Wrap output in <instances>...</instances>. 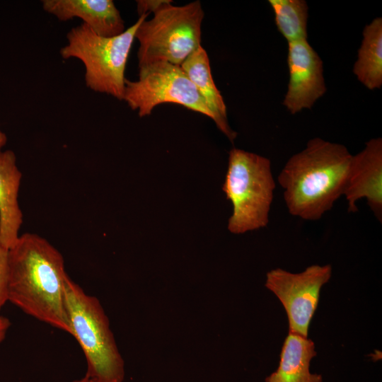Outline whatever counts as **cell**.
Instances as JSON below:
<instances>
[{"mask_svg":"<svg viewBox=\"0 0 382 382\" xmlns=\"http://www.w3.org/2000/svg\"><path fill=\"white\" fill-rule=\"evenodd\" d=\"M64 257L49 241L25 233L8 249V301L27 315L71 335Z\"/></svg>","mask_w":382,"mask_h":382,"instance_id":"cell-1","label":"cell"},{"mask_svg":"<svg viewBox=\"0 0 382 382\" xmlns=\"http://www.w3.org/2000/svg\"><path fill=\"white\" fill-rule=\"evenodd\" d=\"M352 156L345 146L319 137L291 156L277 178L289 213L321 219L343 195Z\"/></svg>","mask_w":382,"mask_h":382,"instance_id":"cell-2","label":"cell"},{"mask_svg":"<svg viewBox=\"0 0 382 382\" xmlns=\"http://www.w3.org/2000/svg\"><path fill=\"white\" fill-rule=\"evenodd\" d=\"M65 302L71 335L86 358L85 376L99 382H123L125 362L100 301L68 277Z\"/></svg>","mask_w":382,"mask_h":382,"instance_id":"cell-3","label":"cell"},{"mask_svg":"<svg viewBox=\"0 0 382 382\" xmlns=\"http://www.w3.org/2000/svg\"><path fill=\"white\" fill-rule=\"evenodd\" d=\"M147 16H139L135 23L113 37L98 35L81 23L68 32L67 43L61 48L60 54L64 59L76 58L83 64L85 83L88 88L122 100L125 68L135 33Z\"/></svg>","mask_w":382,"mask_h":382,"instance_id":"cell-4","label":"cell"},{"mask_svg":"<svg viewBox=\"0 0 382 382\" xmlns=\"http://www.w3.org/2000/svg\"><path fill=\"white\" fill-rule=\"evenodd\" d=\"M275 187L269 158L232 149L222 187L233 206L228 231L241 234L267 226Z\"/></svg>","mask_w":382,"mask_h":382,"instance_id":"cell-5","label":"cell"},{"mask_svg":"<svg viewBox=\"0 0 382 382\" xmlns=\"http://www.w3.org/2000/svg\"><path fill=\"white\" fill-rule=\"evenodd\" d=\"M172 2L161 6L151 20L144 19L137 28L139 67L158 62L180 66L201 46L204 14L200 1L180 6Z\"/></svg>","mask_w":382,"mask_h":382,"instance_id":"cell-6","label":"cell"},{"mask_svg":"<svg viewBox=\"0 0 382 382\" xmlns=\"http://www.w3.org/2000/svg\"><path fill=\"white\" fill-rule=\"evenodd\" d=\"M136 81L126 79L123 100L139 117L149 115L162 103H175L215 117L199 91L180 66L158 62L140 66Z\"/></svg>","mask_w":382,"mask_h":382,"instance_id":"cell-7","label":"cell"},{"mask_svg":"<svg viewBox=\"0 0 382 382\" xmlns=\"http://www.w3.org/2000/svg\"><path fill=\"white\" fill-rule=\"evenodd\" d=\"M332 275L329 264L308 266L292 273L281 268L266 274L265 286L281 301L289 323V332L308 337L309 324L318 307L322 286Z\"/></svg>","mask_w":382,"mask_h":382,"instance_id":"cell-8","label":"cell"},{"mask_svg":"<svg viewBox=\"0 0 382 382\" xmlns=\"http://www.w3.org/2000/svg\"><path fill=\"white\" fill-rule=\"evenodd\" d=\"M289 81L283 105L294 115L311 109L326 92L323 62L307 39L288 42Z\"/></svg>","mask_w":382,"mask_h":382,"instance_id":"cell-9","label":"cell"},{"mask_svg":"<svg viewBox=\"0 0 382 382\" xmlns=\"http://www.w3.org/2000/svg\"><path fill=\"white\" fill-rule=\"evenodd\" d=\"M348 212H356V202L366 199L380 223L382 221V139L369 140L364 148L352 155L343 192Z\"/></svg>","mask_w":382,"mask_h":382,"instance_id":"cell-10","label":"cell"},{"mask_svg":"<svg viewBox=\"0 0 382 382\" xmlns=\"http://www.w3.org/2000/svg\"><path fill=\"white\" fill-rule=\"evenodd\" d=\"M44 11L59 21L80 18L93 32L103 37L122 33L125 23L112 0H43Z\"/></svg>","mask_w":382,"mask_h":382,"instance_id":"cell-11","label":"cell"},{"mask_svg":"<svg viewBox=\"0 0 382 382\" xmlns=\"http://www.w3.org/2000/svg\"><path fill=\"white\" fill-rule=\"evenodd\" d=\"M22 173L11 150L0 152V241L10 248L19 237L23 213L18 197Z\"/></svg>","mask_w":382,"mask_h":382,"instance_id":"cell-12","label":"cell"},{"mask_svg":"<svg viewBox=\"0 0 382 382\" xmlns=\"http://www.w3.org/2000/svg\"><path fill=\"white\" fill-rule=\"evenodd\" d=\"M180 67L214 114L218 129L233 143L237 132L228 125L226 105L212 78L206 50L201 45L183 62Z\"/></svg>","mask_w":382,"mask_h":382,"instance_id":"cell-13","label":"cell"},{"mask_svg":"<svg viewBox=\"0 0 382 382\" xmlns=\"http://www.w3.org/2000/svg\"><path fill=\"white\" fill-rule=\"evenodd\" d=\"M316 354L311 340L289 332L282 349L279 366L265 378V382H323L320 374L310 371L311 359Z\"/></svg>","mask_w":382,"mask_h":382,"instance_id":"cell-14","label":"cell"},{"mask_svg":"<svg viewBox=\"0 0 382 382\" xmlns=\"http://www.w3.org/2000/svg\"><path fill=\"white\" fill-rule=\"evenodd\" d=\"M357 80L371 91L382 86V18L377 17L362 31V40L353 66Z\"/></svg>","mask_w":382,"mask_h":382,"instance_id":"cell-15","label":"cell"},{"mask_svg":"<svg viewBox=\"0 0 382 382\" xmlns=\"http://www.w3.org/2000/svg\"><path fill=\"white\" fill-rule=\"evenodd\" d=\"M279 32L288 42L307 39L308 6L304 0H269Z\"/></svg>","mask_w":382,"mask_h":382,"instance_id":"cell-16","label":"cell"},{"mask_svg":"<svg viewBox=\"0 0 382 382\" xmlns=\"http://www.w3.org/2000/svg\"><path fill=\"white\" fill-rule=\"evenodd\" d=\"M8 248L0 241V311L8 301Z\"/></svg>","mask_w":382,"mask_h":382,"instance_id":"cell-17","label":"cell"},{"mask_svg":"<svg viewBox=\"0 0 382 382\" xmlns=\"http://www.w3.org/2000/svg\"><path fill=\"white\" fill-rule=\"evenodd\" d=\"M172 1L170 0H138L137 1V10L139 16L155 13L161 6Z\"/></svg>","mask_w":382,"mask_h":382,"instance_id":"cell-18","label":"cell"},{"mask_svg":"<svg viewBox=\"0 0 382 382\" xmlns=\"http://www.w3.org/2000/svg\"><path fill=\"white\" fill-rule=\"evenodd\" d=\"M10 326L9 319L0 315V344L4 340Z\"/></svg>","mask_w":382,"mask_h":382,"instance_id":"cell-19","label":"cell"},{"mask_svg":"<svg viewBox=\"0 0 382 382\" xmlns=\"http://www.w3.org/2000/svg\"><path fill=\"white\" fill-rule=\"evenodd\" d=\"M6 141V135L4 132L0 131V152L1 151V149L5 146Z\"/></svg>","mask_w":382,"mask_h":382,"instance_id":"cell-20","label":"cell"},{"mask_svg":"<svg viewBox=\"0 0 382 382\" xmlns=\"http://www.w3.org/2000/svg\"><path fill=\"white\" fill-rule=\"evenodd\" d=\"M71 382H99V381H98L96 380H94V379H92L91 378H88L86 376H84L83 377H82V378H81L79 379L74 380Z\"/></svg>","mask_w":382,"mask_h":382,"instance_id":"cell-21","label":"cell"}]
</instances>
